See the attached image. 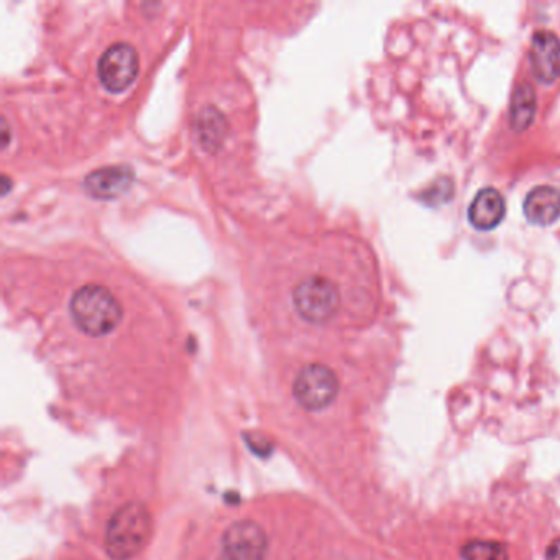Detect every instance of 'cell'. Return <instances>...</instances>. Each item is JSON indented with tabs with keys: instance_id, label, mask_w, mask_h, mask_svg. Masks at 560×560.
<instances>
[{
	"instance_id": "cell-1",
	"label": "cell",
	"mask_w": 560,
	"mask_h": 560,
	"mask_svg": "<svg viewBox=\"0 0 560 560\" xmlns=\"http://www.w3.org/2000/svg\"><path fill=\"white\" fill-rule=\"evenodd\" d=\"M153 534V516L147 505L132 501L120 506L106 529V551L112 560H132L147 547Z\"/></svg>"
},
{
	"instance_id": "cell-2",
	"label": "cell",
	"mask_w": 560,
	"mask_h": 560,
	"mask_svg": "<svg viewBox=\"0 0 560 560\" xmlns=\"http://www.w3.org/2000/svg\"><path fill=\"white\" fill-rule=\"evenodd\" d=\"M74 324L91 337H104L119 326L122 304L111 290L101 285L79 288L69 303Z\"/></svg>"
},
{
	"instance_id": "cell-3",
	"label": "cell",
	"mask_w": 560,
	"mask_h": 560,
	"mask_svg": "<svg viewBox=\"0 0 560 560\" xmlns=\"http://www.w3.org/2000/svg\"><path fill=\"white\" fill-rule=\"evenodd\" d=\"M293 304L304 321L326 324L339 311V288L326 276H309L294 288Z\"/></svg>"
},
{
	"instance_id": "cell-4",
	"label": "cell",
	"mask_w": 560,
	"mask_h": 560,
	"mask_svg": "<svg viewBox=\"0 0 560 560\" xmlns=\"http://www.w3.org/2000/svg\"><path fill=\"white\" fill-rule=\"evenodd\" d=\"M339 378L322 363H309L294 380L293 395L306 411L326 409L339 395Z\"/></svg>"
},
{
	"instance_id": "cell-5",
	"label": "cell",
	"mask_w": 560,
	"mask_h": 560,
	"mask_svg": "<svg viewBox=\"0 0 560 560\" xmlns=\"http://www.w3.org/2000/svg\"><path fill=\"white\" fill-rule=\"evenodd\" d=\"M268 536L252 519L232 524L222 536L219 560H267Z\"/></svg>"
},
{
	"instance_id": "cell-6",
	"label": "cell",
	"mask_w": 560,
	"mask_h": 560,
	"mask_svg": "<svg viewBox=\"0 0 560 560\" xmlns=\"http://www.w3.org/2000/svg\"><path fill=\"white\" fill-rule=\"evenodd\" d=\"M140 58L137 50L129 43H114L102 53L97 74L102 86L109 92H124L137 79Z\"/></svg>"
},
{
	"instance_id": "cell-7",
	"label": "cell",
	"mask_w": 560,
	"mask_h": 560,
	"mask_svg": "<svg viewBox=\"0 0 560 560\" xmlns=\"http://www.w3.org/2000/svg\"><path fill=\"white\" fill-rule=\"evenodd\" d=\"M529 61L534 78L541 84H554L560 78V38L549 30H539L531 38Z\"/></svg>"
},
{
	"instance_id": "cell-8",
	"label": "cell",
	"mask_w": 560,
	"mask_h": 560,
	"mask_svg": "<svg viewBox=\"0 0 560 560\" xmlns=\"http://www.w3.org/2000/svg\"><path fill=\"white\" fill-rule=\"evenodd\" d=\"M135 173L130 166L114 165L106 166L101 170L92 171L84 180V189L94 199L119 198L129 191L134 183Z\"/></svg>"
},
{
	"instance_id": "cell-9",
	"label": "cell",
	"mask_w": 560,
	"mask_h": 560,
	"mask_svg": "<svg viewBox=\"0 0 560 560\" xmlns=\"http://www.w3.org/2000/svg\"><path fill=\"white\" fill-rule=\"evenodd\" d=\"M506 204L500 191L485 188L478 191L469 209L470 224L477 230H493L505 219Z\"/></svg>"
},
{
	"instance_id": "cell-10",
	"label": "cell",
	"mask_w": 560,
	"mask_h": 560,
	"mask_svg": "<svg viewBox=\"0 0 560 560\" xmlns=\"http://www.w3.org/2000/svg\"><path fill=\"white\" fill-rule=\"evenodd\" d=\"M524 216L531 224H554L560 217V193L556 188L542 184L529 191L524 199Z\"/></svg>"
},
{
	"instance_id": "cell-11",
	"label": "cell",
	"mask_w": 560,
	"mask_h": 560,
	"mask_svg": "<svg viewBox=\"0 0 560 560\" xmlns=\"http://www.w3.org/2000/svg\"><path fill=\"white\" fill-rule=\"evenodd\" d=\"M227 135V120L216 107H207L198 117V138L206 152H216Z\"/></svg>"
},
{
	"instance_id": "cell-12",
	"label": "cell",
	"mask_w": 560,
	"mask_h": 560,
	"mask_svg": "<svg viewBox=\"0 0 560 560\" xmlns=\"http://www.w3.org/2000/svg\"><path fill=\"white\" fill-rule=\"evenodd\" d=\"M534 115H536V92L529 83L519 84L511 97V127L516 132H524L533 124Z\"/></svg>"
},
{
	"instance_id": "cell-13",
	"label": "cell",
	"mask_w": 560,
	"mask_h": 560,
	"mask_svg": "<svg viewBox=\"0 0 560 560\" xmlns=\"http://www.w3.org/2000/svg\"><path fill=\"white\" fill-rule=\"evenodd\" d=\"M464 560H508L505 544L495 541H470L462 549Z\"/></svg>"
},
{
	"instance_id": "cell-14",
	"label": "cell",
	"mask_w": 560,
	"mask_h": 560,
	"mask_svg": "<svg viewBox=\"0 0 560 560\" xmlns=\"http://www.w3.org/2000/svg\"><path fill=\"white\" fill-rule=\"evenodd\" d=\"M546 560H560V538L552 542L547 549Z\"/></svg>"
},
{
	"instance_id": "cell-15",
	"label": "cell",
	"mask_w": 560,
	"mask_h": 560,
	"mask_svg": "<svg viewBox=\"0 0 560 560\" xmlns=\"http://www.w3.org/2000/svg\"><path fill=\"white\" fill-rule=\"evenodd\" d=\"M2 127H4V148L9 147V124H7V120H2Z\"/></svg>"
},
{
	"instance_id": "cell-16",
	"label": "cell",
	"mask_w": 560,
	"mask_h": 560,
	"mask_svg": "<svg viewBox=\"0 0 560 560\" xmlns=\"http://www.w3.org/2000/svg\"><path fill=\"white\" fill-rule=\"evenodd\" d=\"M4 183H5L4 193H2V194H4V196H5V194L9 193V189H10V181H9V178H7V176H4Z\"/></svg>"
}]
</instances>
